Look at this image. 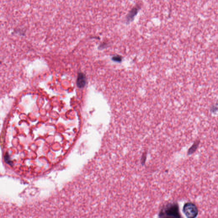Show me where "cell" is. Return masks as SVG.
Wrapping results in <instances>:
<instances>
[{"label": "cell", "mask_w": 218, "mask_h": 218, "mask_svg": "<svg viewBox=\"0 0 218 218\" xmlns=\"http://www.w3.org/2000/svg\"><path fill=\"white\" fill-rule=\"evenodd\" d=\"M158 217L163 218L181 217L178 203L172 202L168 203L164 205L159 211Z\"/></svg>", "instance_id": "cell-1"}, {"label": "cell", "mask_w": 218, "mask_h": 218, "mask_svg": "<svg viewBox=\"0 0 218 218\" xmlns=\"http://www.w3.org/2000/svg\"><path fill=\"white\" fill-rule=\"evenodd\" d=\"M182 211L188 218H196L198 216L199 211L195 204L191 202H188L184 205Z\"/></svg>", "instance_id": "cell-2"}, {"label": "cell", "mask_w": 218, "mask_h": 218, "mask_svg": "<svg viewBox=\"0 0 218 218\" xmlns=\"http://www.w3.org/2000/svg\"><path fill=\"white\" fill-rule=\"evenodd\" d=\"M142 7L141 4H137L136 6H134L130 11L128 14L126 16V21L127 24H130L131 22H132L134 20L135 17L137 15L138 13L139 10L141 9Z\"/></svg>", "instance_id": "cell-3"}, {"label": "cell", "mask_w": 218, "mask_h": 218, "mask_svg": "<svg viewBox=\"0 0 218 218\" xmlns=\"http://www.w3.org/2000/svg\"><path fill=\"white\" fill-rule=\"evenodd\" d=\"M77 84L79 88H83L86 84V77L83 73H79L78 75Z\"/></svg>", "instance_id": "cell-4"}, {"label": "cell", "mask_w": 218, "mask_h": 218, "mask_svg": "<svg viewBox=\"0 0 218 218\" xmlns=\"http://www.w3.org/2000/svg\"><path fill=\"white\" fill-rule=\"evenodd\" d=\"M200 144V140L199 139H197L195 142L193 144V145L190 146V148L188 150V155L190 156V155H192L193 154L196 150H197V148H198V146Z\"/></svg>", "instance_id": "cell-5"}, {"label": "cell", "mask_w": 218, "mask_h": 218, "mask_svg": "<svg viewBox=\"0 0 218 218\" xmlns=\"http://www.w3.org/2000/svg\"><path fill=\"white\" fill-rule=\"evenodd\" d=\"M146 155H147V152H146L143 153L142 155V157L141 158V163L142 166L145 164L146 161Z\"/></svg>", "instance_id": "cell-6"}]
</instances>
